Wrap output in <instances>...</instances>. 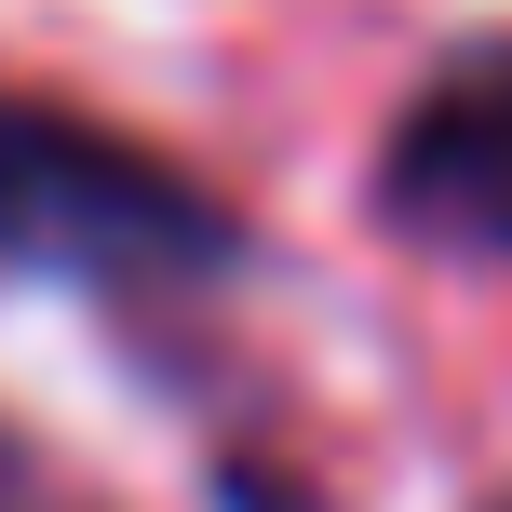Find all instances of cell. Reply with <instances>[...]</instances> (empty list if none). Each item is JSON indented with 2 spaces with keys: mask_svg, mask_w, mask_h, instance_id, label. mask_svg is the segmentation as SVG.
Segmentation results:
<instances>
[{
  "mask_svg": "<svg viewBox=\"0 0 512 512\" xmlns=\"http://www.w3.org/2000/svg\"><path fill=\"white\" fill-rule=\"evenodd\" d=\"M0 256L95 270V283H162V270H216L230 216H216V189H189L135 135L81 122V108H41V95H0Z\"/></svg>",
  "mask_w": 512,
  "mask_h": 512,
  "instance_id": "obj_1",
  "label": "cell"
},
{
  "mask_svg": "<svg viewBox=\"0 0 512 512\" xmlns=\"http://www.w3.org/2000/svg\"><path fill=\"white\" fill-rule=\"evenodd\" d=\"M378 203H391V230H418L445 256H512V41L459 54V68L391 122Z\"/></svg>",
  "mask_w": 512,
  "mask_h": 512,
  "instance_id": "obj_2",
  "label": "cell"
}]
</instances>
